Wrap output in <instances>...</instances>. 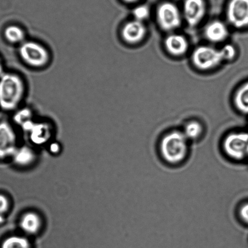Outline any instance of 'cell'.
<instances>
[{
	"instance_id": "obj_2",
	"label": "cell",
	"mask_w": 248,
	"mask_h": 248,
	"mask_svg": "<svg viewBox=\"0 0 248 248\" xmlns=\"http://www.w3.org/2000/svg\"><path fill=\"white\" fill-rule=\"evenodd\" d=\"M160 152L167 162L172 165L180 163L185 160L188 152V140L184 132H170L161 140Z\"/></svg>"
},
{
	"instance_id": "obj_10",
	"label": "cell",
	"mask_w": 248,
	"mask_h": 248,
	"mask_svg": "<svg viewBox=\"0 0 248 248\" xmlns=\"http://www.w3.org/2000/svg\"><path fill=\"white\" fill-rule=\"evenodd\" d=\"M205 13L203 0H186L184 4V14L187 23L194 26L201 22Z\"/></svg>"
},
{
	"instance_id": "obj_14",
	"label": "cell",
	"mask_w": 248,
	"mask_h": 248,
	"mask_svg": "<svg viewBox=\"0 0 248 248\" xmlns=\"http://www.w3.org/2000/svg\"><path fill=\"white\" fill-rule=\"evenodd\" d=\"M6 40L12 44L22 43L25 38V33L22 28L16 25L8 26L4 31Z\"/></svg>"
},
{
	"instance_id": "obj_3",
	"label": "cell",
	"mask_w": 248,
	"mask_h": 248,
	"mask_svg": "<svg viewBox=\"0 0 248 248\" xmlns=\"http://www.w3.org/2000/svg\"><path fill=\"white\" fill-rule=\"evenodd\" d=\"M235 54V47L232 45H226L220 50L203 46L194 50L192 60L199 69L206 70L218 66L225 60L232 59Z\"/></svg>"
},
{
	"instance_id": "obj_1",
	"label": "cell",
	"mask_w": 248,
	"mask_h": 248,
	"mask_svg": "<svg viewBox=\"0 0 248 248\" xmlns=\"http://www.w3.org/2000/svg\"><path fill=\"white\" fill-rule=\"evenodd\" d=\"M25 83L20 76L7 72L0 77V108L6 112L16 110L23 100Z\"/></svg>"
},
{
	"instance_id": "obj_17",
	"label": "cell",
	"mask_w": 248,
	"mask_h": 248,
	"mask_svg": "<svg viewBox=\"0 0 248 248\" xmlns=\"http://www.w3.org/2000/svg\"><path fill=\"white\" fill-rule=\"evenodd\" d=\"M13 157L15 162L18 165L27 166L34 160L35 154L31 149L23 148L17 149Z\"/></svg>"
},
{
	"instance_id": "obj_8",
	"label": "cell",
	"mask_w": 248,
	"mask_h": 248,
	"mask_svg": "<svg viewBox=\"0 0 248 248\" xmlns=\"http://www.w3.org/2000/svg\"><path fill=\"white\" fill-rule=\"evenodd\" d=\"M227 16L230 23L235 28L248 27V0H231Z\"/></svg>"
},
{
	"instance_id": "obj_22",
	"label": "cell",
	"mask_w": 248,
	"mask_h": 248,
	"mask_svg": "<svg viewBox=\"0 0 248 248\" xmlns=\"http://www.w3.org/2000/svg\"><path fill=\"white\" fill-rule=\"evenodd\" d=\"M238 214L243 222L248 225V202L241 205Z\"/></svg>"
},
{
	"instance_id": "obj_23",
	"label": "cell",
	"mask_w": 248,
	"mask_h": 248,
	"mask_svg": "<svg viewBox=\"0 0 248 248\" xmlns=\"http://www.w3.org/2000/svg\"><path fill=\"white\" fill-rule=\"evenodd\" d=\"M4 73V66L3 62L1 59H0V77Z\"/></svg>"
},
{
	"instance_id": "obj_21",
	"label": "cell",
	"mask_w": 248,
	"mask_h": 248,
	"mask_svg": "<svg viewBox=\"0 0 248 248\" xmlns=\"http://www.w3.org/2000/svg\"><path fill=\"white\" fill-rule=\"evenodd\" d=\"M10 206L9 201L6 196L0 194V216L6 214L8 211Z\"/></svg>"
},
{
	"instance_id": "obj_16",
	"label": "cell",
	"mask_w": 248,
	"mask_h": 248,
	"mask_svg": "<svg viewBox=\"0 0 248 248\" xmlns=\"http://www.w3.org/2000/svg\"><path fill=\"white\" fill-rule=\"evenodd\" d=\"M1 248H32V247L26 237L13 235L4 240Z\"/></svg>"
},
{
	"instance_id": "obj_20",
	"label": "cell",
	"mask_w": 248,
	"mask_h": 248,
	"mask_svg": "<svg viewBox=\"0 0 248 248\" xmlns=\"http://www.w3.org/2000/svg\"><path fill=\"white\" fill-rule=\"evenodd\" d=\"M136 20L142 21L148 17L149 9L145 6H140L135 8L133 12Z\"/></svg>"
},
{
	"instance_id": "obj_18",
	"label": "cell",
	"mask_w": 248,
	"mask_h": 248,
	"mask_svg": "<svg viewBox=\"0 0 248 248\" xmlns=\"http://www.w3.org/2000/svg\"><path fill=\"white\" fill-rule=\"evenodd\" d=\"M203 132V127L197 122H191L185 127L184 134L187 140H194L198 139Z\"/></svg>"
},
{
	"instance_id": "obj_4",
	"label": "cell",
	"mask_w": 248,
	"mask_h": 248,
	"mask_svg": "<svg viewBox=\"0 0 248 248\" xmlns=\"http://www.w3.org/2000/svg\"><path fill=\"white\" fill-rule=\"evenodd\" d=\"M19 55L26 64L36 68L46 66L50 60L49 52L46 48L33 41L21 43Z\"/></svg>"
},
{
	"instance_id": "obj_9",
	"label": "cell",
	"mask_w": 248,
	"mask_h": 248,
	"mask_svg": "<svg viewBox=\"0 0 248 248\" xmlns=\"http://www.w3.org/2000/svg\"><path fill=\"white\" fill-rule=\"evenodd\" d=\"M146 34V28L142 21L135 20L125 24L122 30V37L129 44L141 42Z\"/></svg>"
},
{
	"instance_id": "obj_19",
	"label": "cell",
	"mask_w": 248,
	"mask_h": 248,
	"mask_svg": "<svg viewBox=\"0 0 248 248\" xmlns=\"http://www.w3.org/2000/svg\"><path fill=\"white\" fill-rule=\"evenodd\" d=\"M32 110L28 109V108H23V109L19 110L16 113L14 117V120L16 124L22 126L25 123L32 120Z\"/></svg>"
},
{
	"instance_id": "obj_13",
	"label": "cell",
	"mask_w": 248,
	"mask_h": 248,
	"mask_svg": "<svg viewBox=\"0 0 248 248\" xmlns=\"http://www.w3.org/2000/svg\"><path fill=\"white\" fill-rule=\"evenodd\" d=\"M20 225L24 232L28 234H35L39 231L42 226V220L38 214L28 213L21 218Z\"/></svg>"
},
{
	"instance_id": "obj_5",
	"label": "cell",
	"mask_w": 248,
	"mask_h": 248,
	"mask_svg": "<svg viewBox=\"0 0 248 248\" xmlns=\"http://www.w3.org/2000/svg\"><path fill=\"white\" fill-rule=\"evenodd\" d=\"M223 146L224 151L229 157L238 161L248 158V132H235L228 135Z\"/></svg>"
},
{
	"instance_id": "obj_12",
	"label": "cell",
	"mask_w": 248,
	"mask_h": 248,
	"mask_svg": "<svg viewBox=\"0 0 248 248\" xmlns=\"http://www.w3.org/2000/svg\"><path fill=\"white\" fill-rule=\"evenodd\" d=\"M166 47L170 54L174 55L184 54L188 49V43L184 36L172 34L165 41Z\"/></svg>"
},
{
	"instance_id": "obj_15",
	"label": "cell",
	"mask_w": 248,
	"mask_h": 248,
	"mask_svg": "<svg viewBox=\"0 0 248 248\" xmlns=\"http://www.w3.org/2000/svg\"><path fill=\"white\" fill-rule=\"evenodd\" d=\"M235 104L240 112L248 114V82L241 86L236 93Z\"/></svg>"
},
{
	"instance_id": "obj_7",
	"label": "cell",
	"mask_w": 248,
	"mask_h": 248,
	"mask_svg": "<svg viewBox=\"0 0 248 248\" xmlns=\"http://www.w3.org/2000/svg\"><path fill=\"white\" fill-rule=\"evenodd\" d=\"M17 149L16 134L13 126L7 122H0V158L13 156Z\"/></svg>"
},
{
	"instance_id": "obj_24",
	"label": "cell",
	"mask_w": 248,
	"mask_h": 248,
	"mask_svg": "<svg viewBox=\"0 0 248 248\" xmlns=\"http://www.w3.org/2000/svg\"><path fill=\"white\" fill-rule=\"evenodd\" d=\"M124 1L126 2V3H134V2H136L137 0H124Z\"/></svg>"
},
{
	"instance_id": "obj_6",
	"label": "cell",
	"mask_w": 248,
	"mask_h": 248,
	"mask_svg": "<svg viewBox=\"0 0 248 248\" xmlns=\"http://www.w3.org/2000/svg\"><path fill=\"white\" fill-rule=\"evenodd\" d=\"M157 18L161 28L167 31L175 30L181 23L179 9L170 3H165L159 7Z\"/></svg>"
},
{
	"instance_id": "obj_11",
	"label": "cell",
	"mask_w": 248,
	"mask_h": 248,
	"mask_svg": "<svg viewBox=\"0 0 248 248\" xmlns=\"http://www.w3.org/2000/svg\"><path fill=\"white\" fill-rule=\"evenodd\" d=\"M204 33L209 41L218 43L226 39L228 35V30L225 23L220 21H214L207 26Z\"/></svg>"
}]
</instances>
